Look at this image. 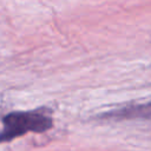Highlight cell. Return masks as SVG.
<instances>
[{
	"label": "cell",
	"mask_w": 151,
	"mask_h": 151,
	"mask_svg": "<svg viewBox=\"0 0 151 151\" xmlns=\"http://www.w3.org/2000/svg\"><path fill=\"white\" fill-rule=\"evenodd\" d=\"M53 125L50 114L40 111L12 112L4 118V129L0 132V143L20 137L27 132L41 133Z\"/></svg>",
	"instance_id": "6da1fadb"
},
{
	"label": "cell",
	"mask_w": 151,
	"mask_h": 151,
	"mask_svg": "<svg viewBox=\"0 0 151 151\" xmlns=\"http://www.w3.org/2000/svg\"><path fill=\"white\" fill-rule=\"evenodd\" d=\"M111 117H119V118H134V117H149L151 116V103L145 105H137L131 107H125L119 111L112 112Z\"/></svg>",
	"instance_id": "7a4b0ae2"
}]
</instances>
